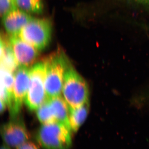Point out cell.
<instances>
[{"mask_svg":"<svg viewBox=\"0 0 149 149\" xmlns=\"http://www.w3.org/2000/svg\"><path fill=\"white\" fill-rule=\"evenodd\" d=\"M17 8L16 0H0V12L2 17L9 12Z\"/></svg>","mask_w":149,"mask_h":149,"instance_id":"2e32d148","label":"cell"},{"mask_svg":"<svg viewBox=\"0 0 149 149\" xmlns=\"http://www.w3.org/2000/svg\"><path fill=\"white\" fill-rule=\"evenodd\" d=\"M89 101L76 109L69 108V121L72 132L76 133L85 122L89 111Z\"/></svg>","mask_w":149,"mask_h":149,"instance_id":"7c38bea8","label":"cell"},{"mask_svg":"<svg viewBox=\"0 0 149 149\" xmlns=\"http://www.w3.org/2000/svg\"><path fill=\"white\" fill-rule=\"evenodd\" d=\"M37 110V118L42 124L56 122L53 110L48 97Z\"/></svg>","mask_w":149,"mask_h":149,"instance_id":"9a60e30c","label":"cell"},{"mask_svg":"<svg viewBox=\"0 0 149 149\" xmlns=\"http://www.w3.org/2000/svg\"><path fill=\"white\" fill-rule=\"evenodd\" d=\"M52 33V24L49 19L32 17L19 34L18 36L39 51L49 44Z\"/></svg>","mask_w":149,"mask_h":149,"instance_id":"277c9868","label":"cell"},{"mask_svg":"<svg viewBox=\"0 0 149 149\" xmlns=\"http://www.w3.org/2000/svg\"><path fill=\"white\" fill-rule=\"evenodd\" d=\"M1 135L4 143L11 148H16L29 141V133L24 123L15 117L2 126Z\"/></svg>","mask_w":149,"mask_h":149,"instance_id":"8992f818","label":"cell"},{"mask_svg":"<svg viewBox=\"0 0 149 149\" xmlns=\"http://www.w3.org/2000/svg\"><path fill=\"white\" fill-rule=\"evenodd\" d=\"M71 128L61 123L42 124L36 139L44 149H69L72 145Z\"/></svg>","mask_w":149,"mask_h":149,"instance_id":"7a4b0ae2","label":"cell"},{"mask_svg":"<svg viewBox=\"0 0 149 149\" xmlns=\"http://www.w3.org/2000/svg\"><path fill=\"white\" fill-rule=\"evenodd\" d=\"M15 73L13 105L10 113L13 118L16 117L21 110L27 96L29 82L28 68L18 67Z\"/></svg>","mask_w":149,"mask_h":149,"instance_id":"52a82bcc","label":"cell"},{"mask_svg":"<svg viewBox=\"0 0 149 149\" xmlns=\"http://www.w3.org/2000/svg\"><path fill=\"white\" fill-rule=\"evenodd\" d=\"M62 93L68 107L71 108H77L89 101L88 84L70 65L65 73Z\"/></svg>","mask_w":149,"mask_h":149,"instance_id":"3957f363","label":"cell"},{"mask_svg":"<svg viewBox=\"0 0 149 149\" xmlns=\"http://www.w3.org/2000/svg\"><path fill=\"white\" fill-rule=\"evenodd\" d=\"M17 8L29 14H40L43 12V0H16Z\"/></svg>","mask_w":149,"mask_h":149,"instance_id":"5bb4252c","label":"cell"},{"mask_svg":"<svg viewBox=\"0 0 149 149\" xmlns=\"http://www.w3.org/2000/svg\"><path fill=\"white\" fill-rule=\"evenodd\" d=\"M3 17L4 29L9 36H18L22 29L32 18L29 14L18 8L5 15Z\"/></svg>","mask_w":149,"mask_h":149,"instance_id":"9c48e42d","label":"cell"},{"mask_svg":"<svg viewBox=\"0 0 149 149\" xmlns=\"http://www.w3.org/2000/svg\"><path fill=\"white\" fill-rule=\"evenodd\" d=\"M46 65L45 90L48 97L61 95L65 73L70 65L63 50L59 49L44 60Z\"/></svg>","mask_w":149,"mask_h":149,"instance_id":"6da1fadb","label":"cell"},{"mask_svg":"<svg viewBox=\"0 0 149 149\" xmlns=\"http://www.w3.org/2000/svg\"><path fill=\"white\" fill-rule=\"evenodd\" d=\"M16 149H40L35 143L30 141H27L20 146L16 148Z\"/></svg>","mask_w":149,"mask_h":149,"instance_id":"e0dca14e","label":"cell"},{"mask_svg":"<svg viewBox=\"0 0 149 149\" xmlns=\"http://www.w3.org/2000/svg\"><path fill=\"white\" fill-rule=\"evenodd\" d=\"M10 147L8 146L7 145H6L5 144L3 143L1 147V149H11Z\"/></svg>","mask_w":149,"mask_h":149,"instance_id":"d6986e66","label":"cell"},{"mask_svg":"<svg viewBox=\"0 0 149 149\" xmlns=\"http://www.w3.org/2000/svg\"><path fill=\"white\" fill-rule=\"evenodd\" d=\"M48 98L53 110L56 122L61 123L70 128L69 108L64 98L61 95Z\"/></svg>","mask_w":149,"mask_h":149,"instance_id":"8fae6325","label":"cell"},{"mask_svg":"<svg viewBox=\"0 0 149 149\" xmlns=\"http://www.w3.org/2000/svg\"><path fill=\"white\" fill-rule=\"evenodd\" d=\"M1 82L5 86L8 93L9 104L8 108L10 113L12 111L13 105V90L14 84V75L13 73L1 65Z\"/></svg>","mask_w":149,"mask_h":149,"instance_id":"4fadbf2b","label":"cell"},{"mask_svg":"<svg viewBox=\"0 0 149 149\" xmlns=\"http://www.w3.org/2000/svg\"><path fill=\"white\" fill-rule=\"evenodd\" d=\"M8 40L18 67L28 68L35 63L39 51L18 36H9Z\"/></svg>","mask_w":149,"mask_h":149,"instance_id":"ba28073f","label":"cell"},{"mask_svg":"<svg viewBox=\"0 0 149 149\" xmlns=\"http://www.w3.org/2000/svg\"><path fill=\"white\" fill-rule=\"evenodd\" d=\"M1 65L15 72L18 67V65L11 47L8 38L1 36Z\"/></svg>","mask_w":149,"mask_h":149,"instance_id":"30bf717a","label":"cell"},{"mask_svg":"<svg viewBox=\"0 0 149 149\" xmlns=\"http://www.w3.org/2000/svg\"><path fill=\"white\" fill-rule=\"evenodd\" d=\"M130 2L149 8V0H126Z\"/></svg>","mask_w":149,"mask_h":149,"instance_id":"ac0fdd59","label":"cell"},{"mask_svg":"<svg viewBox=\"0 0 149 149\" xmlns=\"http://www.w3.org/2000/svg\"><path fill=\"white\" fill-rule=\"evenodd\" d=\"M46 72L44 61L34 64L29 70V88L24 102L30 110H37L47 98L45 85Z\"/></svg>","mask_w":149,"mask_h":149,"instance_id":"5b68a950","label":"cell"}]
</instances>
